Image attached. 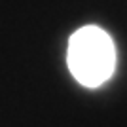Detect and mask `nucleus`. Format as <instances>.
<instances>
[{
  "label": "nucleus",
  "mask_w": 127,
  "mask_h": 127,
  "mask_svg": "<svg viewBox=\"0 0 127 127\" xmlns=\"http://www.w3.org/2000/svg\"><path fill=\"white\" fill-rule=\"evenodd\" d=\"M68 68L76 80L85 87H99L114 72L116 49L112 38L99 27H84L70 36Z\"/></svg>",
  "instance_id": "1"
}]
</instances>
